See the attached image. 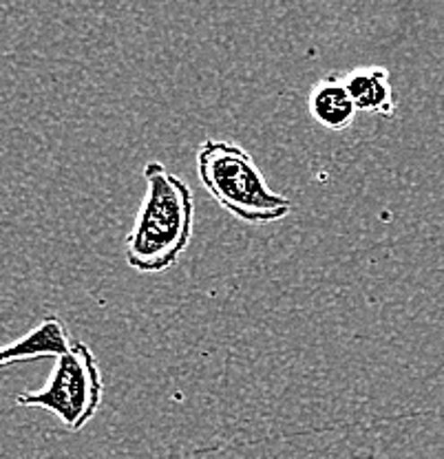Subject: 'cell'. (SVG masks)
Here are the masks:
<instances>
[{"label": "cell", "instance_id": "cell-1", "mask_svg": "<svg viewBox=\"0 0 444 459\" xmlns=\"http://www.w3.org/2000/svg\"><path fill=\"white\" fill-rule=\"evenodd\" d=\"M144 179L146 193L124 241V255L133 270L160 274L173 267L193 241L195 195L157 160L144 166Z\"/></svg>", "mask_w": 444, "mask_h": 459}, {"label": "cell", "instance_id": "cell-2", "mask_svg": "<svg viewBox=\"0 0 444 459\" xmlns=\"http://www.w3.org/2000/svg\"><path fill=\"white\" fill-rule=\"evenodd\" d=\"M197 172L214 201L246 223L279 221L292 210L290 199L267 186L250 152L235 142H204L197 152Z\"/></svg>", "mask_w": 444, "mask_h": 459}, {"label": "cell", "instance_id": "cell-3", "mask_svg": "<svg viewBox=\"0 0 444 459\" xmlns=\"http://www.w3.org/2000/svg\"><path fill=\"white\" fill-rule=\"evenodd\" d=\"M104 382L98 358L83 341L71 342L69 351L56 358V367L42 389L25 391L16 398L21 406L45 409L66 430H83L102 406Z\"/></svg>", "mask_w": 444, "mask_h": 459}, {"label": "cell", "instance_id": "cell-4", "mask_svg": "<svg viewBox=\"0 0 444 459\" xmlns=\"http://www.w3.org/2000/svg\"><path fill=\"white\" fill-rule=\"evenodd\" d=\"M71 336L58 316H47L25 336L9 344H0V369L13 362L36 360V358H60L69 351Z\"/></svg>", "mask_w": 444, "mask_h": 459}, {"label": "cell", "instance_id": "cell-5", "mask_svg": "<svg viewBox=\"0 0 444 459\" xmlns=\"http://www.w3.org/2000/svg\"><path fill=\"white\" fill-rule=\"evenodd\" d=\"M308 108L314 122L327 131H345L354 122L358 108L345 86V75L327 74L312 84Z\"/></svg>", "mask_w": 444, "mask_h": 459}, {"label": "cell", "instance_id": "cell-6", "mask_svg": "<svg viewBox=\"0 0 444 459\" xmlns=\"http://www.w3.org/2000/svg\"><path fill=\"white\" fill-rule=\"evenodd\" d=\"M345 86L362 113L394 117L396 95L391 89V75L385 66H358L345 75Z\"/></svg>", "mask_w": 444, "mask_h": 459}]
</instances>
